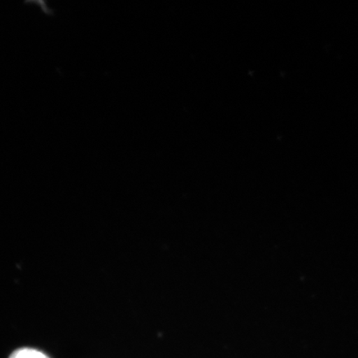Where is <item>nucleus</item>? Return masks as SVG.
Here are the masks:
<instances>
[{
  "label": "nucleus",
  "mask_w": 358,
  "mask_h": 358,
  "mask_svg": "<svg viewBox=\"0 0 358 358\" xmlns=\"http://www.w3.org/2000/svg\"><path fill=\"white\" fill-rule=\"evenodd\" d=\"M10 358H50L43 352L33 348H20L13 352Z\"/></svg>",
  "instance_id": "obj_1"
}]
</instances>
